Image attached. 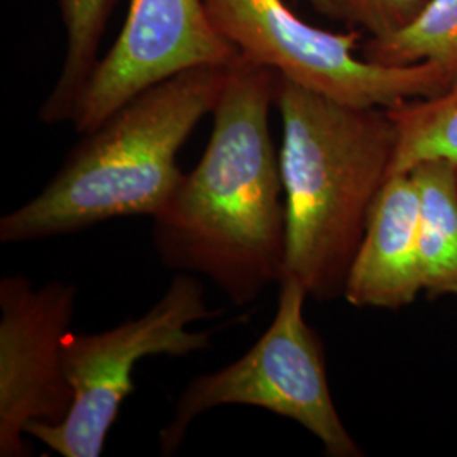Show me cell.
Returning <instances> with one entry per match:
<instances>
[{"mask_svg": "<svg viewBox=\"0 0 457 457\" xmlns=\"http://www.w3.org/2000/svg\"><path fill=\"white\" fill-rule=\"evenodd\" d=\"M275 88L273 70L237 54L202 160L151 217L164 268L209 278L237 307L285 273L287 202L270 129Z\"/></svg>", "mask_w": 457, "mask_h": 457, "instance_id": "cell-1", "label": "cell"}, {"mask_svg": "<svg viewBox=\"0 0 457 457\" xmlns=\"http://www.w3.org/2000/svg\"><path fill=\"white\" fill-rule=\"evenodd\" d=\"M275 107L283 122V278L298 281L317 302L343 298L376 200L392 175L395 122L386 109L343 104L278 73Z\"/></svg>", "mask_w": 457, "mask_h": 457, "instance_id": "cell-2", "label": "cell"}, {"mask_svg": "<svg viewBox=\"0 0 457 457\" xmlns=\"http://www.w3.org/2000/svg\"><path fill=\"white\" fill-rule=\"evenodd\" d=\"M228 66H200L151 87L85 132L48 185L0 219V241L31 243L160 212L183 180L177 154L212 114Z\"/></svg>", "mask_w": 457, "mask_h": 457, "instance_id": "cell-3", "label": "cell"}, {"mask_svg": "<svg viewBox=\"0 0 457 457\" xmlns=\"http://www.w3.org/2000/svg\"><path fill=\"white\" fill-rule=\"evenodd\" d=\"M278 288L273 322L245 356L185 386L158 434L162 456H175L190 425L222 405H249L290 419L322 442L328 456H362L336 409L322 341L303 315L309 295L292 278H283Z\"/></svg>", "mask_w": 457, "mask_h": 457, "instance_id": "cell-4", "label": "cell"}, {"mask_svg": "<svg viewBox=\"0 0 457 457\" xmlns=\"http://www.w3.org/2000/svg\"><path fill=\"white\" fill-rule=\"evenodd\" d=\"M215 313L205 303L202 281L179 273L141 317L102 332L70 330L63 339V362L73 390L71 409L62 422H34L26 434L60 456H100L124 400L134 392L136 364L151 356L187 358L207 349L212 332L188 327Z\"/></svg>", "mask_w": 457, "mask_h": 457, "instance_id": "cell-5", "label": "cell"}, {"mask_svg": "<svg viewBox=\"0 0 457 457\" xmlns=\"http://www.w3.org/2000/svg\"><path fill=\"white\" fill-rule=\"evenodd\" d=\"M215 31L251 63L356 107L439 96L454 79L434 63L381 66L356 54L360 31L332 33L302 21L285 0H205Z\"/></svg>", "mask_w": 457, "mask_h": 457, "instance_id": "cell-6", "label": "cell"}, {"mask_svg": "<svg viewBox=\"0 0 457 457\" xmlns=\"http://www.w3.org/2000/svg\"><path fill=\"white\" fill-rule=\"evenodd\" d=\"M79 287L49 281L34 288L22 275L0 279V456H31L24 439L34 422L58 424L73 403L63 339Z\"/></svg>", "mask_w": 457, "mask_h": 457, "instance_id": "cell-7", "label": "cell"}, {"mask_svg": "<svg viewBox=\"0 0 457 457\" xmlns=\"http://www.w3.org/2000/svg\"><path fill=\"white\" fill-rule=\"evenodd\" d=\"M237 51L215 31L205 0H131L122 31L98 60L71 115L94 131L124 104L183 71L228 66Z\"/></svg>", "mask_w": 457, "mask_h": 457, "instance_id": "cell-8", "label": "cell"}, {"mask_svg": "<svg viewBox=\"0 0 457 457\" xmlns=\"http://www.w3.org/2000/svg\"><path fill=\"white\" fill-rule=\"evenodd\" d=\"M419 207L411 171L392 175L376 200L345 281L343 298L353 307L398 311L424 292Z\"/></svg>", "mask_w": 457, "mask_h": 457, "instance_id": "cell-9", "label": "cell"}, {"mask_svg": "<svg viewBox=\"0 0 457 457\" xmlns=\"http://www.w3.org/2000/svg\"><path fill=\"white\" fill-rule=\"evenodd\" d=\"M419 187V254L424 294L457 295V163L427 160L413 166Z\"/></svg>", "mask_w": 457, "mask_h": 457, "instance_id": "cell-10", "label": "cell"}, {"mask_svg": "<svg viewBox=\"0 0 457 457\" xmlns=\"http://www.w3.org/2000/svg\"><path fill=\"white\" fill-rule=\"evenodd\" d=\"M119 0H58L66 29V54L39 119L45 124L71 120L79 98L98 60L100 39Z\"/></svg>", "mask_w": 457, "mask_h": 457, "instance_id": "cell-11", "label": "cell"}, {"mask_svg": "<svg viewBox=\"0 0 457 457\" xmlns=\"http://www.w3.org/2000/svg\"><path fill=\"white\" fill-rule=\"evenodd\" d=\"M362 58L381 66L434 63L457 83V0H428L409 26L362 45Z\"/></svg>", "mask_w": 457, "mask_h": 457, "instance_id": "cell-12", "label": "cell"}, {"mask_svg": "<svg viewBox=\"0 0 457 457\" xmlns=\"http://www.w3.org/2000/svg\"><path fill=\"white\" fill-rule=\"evenodd\" d=\"M386 111L396 129L392 175L427 160L457 163V83L439 96L403 100Z\"/></svg>", "mask_w": 457, "mask_h": 457, "instance_id": "cell-13", "label": "cell"}, {"mask_svg": "<svg viewBox=\"0 0 457 457\" xmlns=\"http://www.w3.org/2000/svg\"><path fill=\"white\" fill-rule=\"evenodd\" d=\"M324 16L361 28L371 37L388 36L409 26L428 0H311Z\"/></svg>", "mask_w": 457, "mask_h": 457, "instance_id": "cell-14", "label": "cell"}]
</instances>
